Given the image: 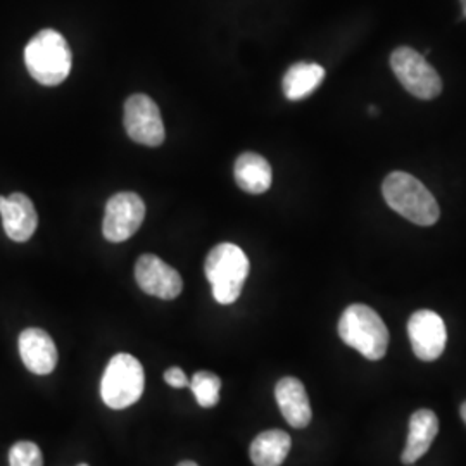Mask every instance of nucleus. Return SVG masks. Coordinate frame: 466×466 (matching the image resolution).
I'll return each instance as SVG.
<instances>
[{
    "label": "nucleus",
    "instance_id": "1",
    "mask_svg": "<svg viewBox=\"0 0 466 466\" xmlns=\"http://www.w3.org/2000/svg\"><path fill=\"white\" fill-rule=\"evenodd\" d=\"M383 199L402 218L420 227H432L441 209L431 190L404 171L390 173L382 185Z\"/></svg>",
    "mask_w": 466,
    "mask_h": 466
},
{
    "label": "nucleus",
    "instance_id": "2",
    "mask_svg": "<svg viewBox=\"0 0 466 466\" xmlns=\"http://www.w3.org/2000/svg\"><path fill=\"white\" fill-rule=\"evenodd\" d=\"M25 65L38 84L61 85L71 73L73 56L66 38L56 30H42L25 49Z\"/></svg>",
    "mask_w": 466,
    "mask_h": 466
},
{
    "label": "nucleus",
    "instance_id": "3",
    "mask_svg": "<svg viewBox=\"0 0 466 466\" xmlns=\"http://www.w3.org/2000/svg\"><path fill=\"white\" fill-rule=\"evenodd\" d=\"M249 268L246 252L232 242L218 244L211 249L206 258L204 273L208 282L211 283L215 300L228 306L238 299L248 280Z\"/></svg>",
    "mask_w": 466,
    "mask_h": 466
},
{
    "label": "nucleus",
    "instance_id": "4",
    "mask_svg": "<svg viewBox=\"0 0 466 466\" xmlns=\"http://www.w3.org/2000/svg\"><path fill=\"white\" fill-rule=\"evenodd\" d=\"M339 335L370 361L382 360L389 348V330L380 315L367 304H352L342 313Z\"/></svg>",
    "mask_w": 466,
    "mask_h": 466
},
{
    "label": "nucleus",
    "instance_id": "5",
    "mask_svg": "<svg viewBox=\"0 0 466 466\" xmlns=\"http://www.w3.org/2000/svg\"><path fill=\"white\" fill-rule=\"evenodd\" d=\"M146 389V373L142 363L127 352L111 358L102 375L100 396L107 408L125 410L142 398Z\"/></svg>",
    "mask_w": 466,
    "mask_h": 466
},
{
    "label": "nucleus",
    "instance_id": "6",
    "mask_svg": "<svg viewBox=\"0 0 466 466\" xmlns=\"http://www.w3.org/2000/svg\"><path fill=\"white\" fill-rule=\"evenodd\" d=\"M390 67L400 85L417 99L432 100L442 92V80L431 63L411 47H400L390 56Z\"/></svg>",
    "mask_w": 466,
    "mask_h": 466
},
{
    "label": "nucleus",
    "instance_id": "7",
    "mask_svg": "<svg viewBox=\"0 0 466 466\" xmlns=\"http://www.w3.org/2000/svg\"><path fill=\"white\" fill-rule=\"evenodd\" d=\"M146 218V204L134 192H119L107 200L102 219V235L117 244L134 237Z\"/></svg>",
    "mask_w": 466,
    "mask_h": 466
},
{
    "label": "nucleus",
    "instance_id": "8",
    "mask_svg": "<svg viewBox=\"0 0 466 466\" xmlns=\"http://www.w3.org/2000/svg\"><path fill=\"white\" fill-rule=\"evenodd\" d=\"M125 128L142 146L157 147L165 142V125L159 107L149 96L135 94L125 104Z\"/></svg>",
    "mask_w": 466,
    "mask_h": 466
},
{
    "label": "nucleus",
    "instance_id": "9",
    "mask_svg": "<svg viewBox=\"0 0 466 466\" xmlns=\"http://www.w3.org/2000/svg\"><path fill=\"white\" fill-rule=\"evenodd\" d=\"M135 280L146 294L159 299H177L184 289L180 273L154 254L138 258L135 265Z\"/></svg>",
    "mask_w": 466,
    "mask_h": 466
},
{
    "label": "nucleus",
    "instance_id": "10",
    "mask_svg": "<svg viewBox=\"0 0 466 466\" xmlns=\"http://www.w3.org/2000/svg\"><path fill=\"white\" fill-rule=\"evenodd\" d=\"M413 352L421 361H435L446 350L448 330L444 319L431 309H420L408 321Z\"/></svg>",
    "mask_w": 466,
    "mask_h": 466
},
{
    "label": "nucleus",
    "instance_id": "11",
    "mask_svg": "<svg viewBox=\"0 0 466 466\" xmlns=\"http://www.w3.org/2000/svg\"><path fill=\"white\" fill-rule=\"evenodd\" d=\"M17 346L25 367L35 375H49L57 367V348L46 330L35 327L23 330Z\"/></svg>",
    "mask_w": 466,
    "mask_h": 466
},
{
    "label": "nucleus",
    "instance_id": "12",
    "mask_svg": "<svg viewBox=\"0 0 466 466\" xmlns=\"http://www.w3.org/2000/svg\"><path fill=\"white\" fill-rule=\"evenodd\" d=\"M0 217L5 235L15 242H26L34 237L38 217L34 202L25 194H13L9 198L0 196Z\"/></svg>",
    "mask_w": 466,
    "mask_h": 466
},
{
    "label": "nucleus",
    "instance_id": "13",
    "mask_svg": "<svg viewBox=\"0 0 466 466\" xmlns=\"http://www.w3.org/2000/svg\"><path fill=\"white\" fill-rule=\"evenodd\" d=\"M275 400L287 423L294 429H306L311 423L313 411L304 383L294 377H285L275 387Z\"/></svg>",
    "mask_w": 466,
    "mask_h": 466
},
{
    "label": "nucleus",
    "instance_id": "14",
    "mask_svg": "<svg viewBox=\"0 0 466 466\" xmlns=\"http://www.w3.org/2000/svg\"><path fill=\"white\" fill-rule=\"evenodd\" d=\"M439 433V418L432 410H418L410 418V433L402 451V463L413 465L427 451Z\"/></svg>",
    "mask_w": 466,
    "mask_h": 466
},
{
    "label": "nucleus",
    "instance_id": "15",
    "mask_svg": "<svg viewBox=\"0 0 466 466\" xmlns=\"http://www.w3.org/2000/svg\"><path fill=\"white\" fill-rule=\"evenodd\" d=\"M273 173L267 159L259 154L246 152L235 163V182L248 194H263L271 187Z\"/></svg>",
    "mask_w": 466,
    "mask_h": 466
},
{
    "label": "nucleus",
    "instance_id": "16",
    "mask_svg": "<svg viewBox=\"0 0 466 466\" xmlns=\"http://www.w3.org/2000/svg\"><path fill=\"white\" fill-rule=\"evenodd\" d=\"M290 435L283 431L259 433L250 444V461L254 466H280L290 452Z\"/></svg>",
    "mask_w": 466,
    "mask_h": 466
},
{
    "label": "nucleus",
    "instance_id": "17",
    "mask_svg": "<svg viewBox=\"0 0 466 466\" xmlns=\"http://www.w3.org/2000/svg\"><path fill=\"white\" fill-rule=\"evenodd\" d=\"M325 78V69L317 63H296L283 76V94L289 100H302L311 96Z\"/></svg>",
    "mask_w": 466,
    "mask_h": 466
},
{
    "label": "nucleus",
    "instance_id": "18",
    "mask_svg": "<svg viewBox=\"0 0 466 466\" xmlns=\"http://www.w3.org/2000/svg\"><path fill=\"white\" fill-rule=\"evenodd\" d=\"M190 389L196 396V400L200 408H215L219 402V390H221V379L213 371L200 370L198 371L192 380H190Z\"/></svg>",
    "mask_w": 466,
    "mask_h": 466
},
{
    "label": "nucleus",
    "instance_id": "19",
    "mask_svg": "<svg viewBox=\"0 0 466 466\" xmlns=\"http://www.w3.org/2000/svg\"><path fill=\"white\" fill-rule=\"evenodd\" d=\"M11 466H44L42 451L30 441H19L9 451Z\"/></svg>",
    "mask_w": 466,
    "mask_h": 466
},
{
    "label": "nucleus",
    "instance_id": "20",
    "mask_svg": "<svg viewBox=\"0 0 466 466\" xmlns=\"http://www.w3.org/2000/svg\"><path fill=\"white\" fill-rule=\"evenodd\" d=\"M165 380L169 387H175V389H185L190 383L184 370L178 367L167 368L165 371Z\"/></svg>",
    "mask_w": 466,
    "mask_h": 466
},
{
    "label": "nucleus",
    "instance_id": "21",
    "mask_svg": "<svg viewBox=\"0 0 466 466\" xmlns=\"http://www.w3.org/2000/svg\"><path fill=\"white\" fill-rule=\"evenodd\" d=\"M460 413H461V418H463V421L466 423V400L461 404V411Z\"/></svg>",
    "mask_w": 466,
    "mask_h": 466
},
{
    "label": "nucleus",
    "instance_id": "22",
    "mask_svg": "<svg viewBox=\"0 0 466 466\" xmlns=\"http://www.w3.org/2000/svg\"><path fill=\"white\" fill-rule=\"evenodd\" d=\"M177 466H199L196 461H182V463H178Z\"/></svg>",
    "mask_w": 466,
    "mask_h": 466
},
{
    "label": "nucleus",
    "instance_id": "23",
    "mask_svg": "<svg viewBox=\"0 0 466 466\" xmlns=\"http://www.w3.org/2000/svg\"><path fill=\"white\" fill-rule=\"evenodd\" d=\"M461 7H463V15L466 17V0H461Z\"/></svg>",
    "mask_w": 466,
    "mask_h": 466
},
{
    "label": "nucleus",
    "instance_id": "24",
    "mask_svg": "<svg viewBox=\"0 0 466 466\" xmlns=\"http://www.w3.org/2000/svg\"><path fill=\"white\" fill-rule=\"evenodd\" d=\"M78 466H90V465H86V463H80V465Z\"/></svg>",
    "mask_w": 466,
    "mask_h": 466
}]
</instances>
